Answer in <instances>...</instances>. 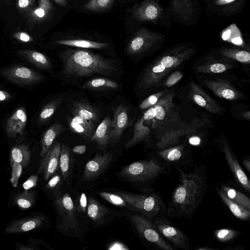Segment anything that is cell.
Segmentation results:
<instances>
[{
  "label": "cell",
  "mask_w": 250,
  "mask_h": 250,
  "mask_svg": "<svg viewBox=\"0 0 250 250\" xmlns=\"http://www.w3.org/2000/svg\"><path fill=\"white\" fill-rule=\"evenodd\" d=\"M179 183L167 206V215L171 219H191L204 200L208 188L205 165L195 166L190 170L175 168Z\"/></svg>",
  "instance_id": "1"
},
{
  "label": "cell",
  "mask_w": 250,
  "mask_h": 250,
  "mask_svg": "<svg viewBox=\"0 0 250 250\" xmlns=\"http://www.w3.org/2000/svg\"><path fill=\"white\" fill-rule=\"evenodd\" d=\"M62 73L68 78H79L93 74L112 76L117 70L114 60L91 52L70 49L62 55Z\"/></svg>",
  "instance_id": "2"
},
{
  "label": "cell",
  "mask_w": 250,
  "mask_h": 250,
  "mask_svg": "<svg viewBox=\"0 0 250 250\" xmlns=\"http://www.w3.org/2000/svg\"><path fill=\"white\" fill-rule=\"evenodd\" d=\"M169 172L154 156L134 162L124 167L119 175L127 181L141 185L147 193L153 192L151 186L164 175Z\"/></svg>",
  "instance_id": "3"
},
{
  "label": "cell",
  "mask_w": 250,
  "mask_h": 250,
  "mask_svg": "<svg viewBox=\"0 0 250 250\" xmlns=\"http://www.w3.org/2000/svg\"><path fill=\"white\" fill-rule=\"evenodd\" d=\"M57 212L58 230L63 235L77 237L83 236L80 213L69 193H65L54 200Z\"/></svg>",
  "instance_id": "4"
},
{
  "label": "cell",
  "mask_w": 250,
  "mask_h": 250,
  "mask_svg": "<svg viewBox=\"0 0 250 250\" xmlns=\"http://www.w3.org/2000/svg\"><path fill=\"white\" fill-rule=\"evenodd\" d=\"M114 193L123 198L127 204L128 208L138 211L152 220L167 216V206L159 193L138 194L123 190H118Z\"/></svg>",
  "instance_id": "5"
},
{
  "label": "cell",
  "mask_w": 250,
  "mask_h": 250,
  "mask_svg": "<svg viewBox=\"0 0 250 250\" xmlns=\"http://www.w3.org/2000/svg\"><path fill=\"white\" fill-rule=\"evenodd\" d=\"M128 216L138 236L147 245L156 250H177L159 233L152 219L140 213Z\"/></svg>",
  "instance_id": "6"
},
{
  "label": "cell",
  "mask_w": 250,
  "mask_h": 250,
  "mask_svg": "<svg viewBox=\"0 0 250 250\" xmlns=\"http://www.w3.org/2000/svg\"><path fill=\"white\" fill-rule=\"evenodd\" d=\"M152 220L159 233L177 250H191L189 237L173 224L168 216L157 217Z\"/></svg>",
  "instance_id": "7"
},
{
  "label": "cell",
  "mask_w": 250,
  "mask_h": 250,
  "mask_svg": "<svg viewBox=\"0 0 250 250\" xmlns=\"http://www.w3.org/2000/svg\"><path fill=\"white\" fill-rule=\"evenodd\" d=\"M154 156L170 173L172 167L187 168L193 165L191 152L184 146L157 151Z\"/></svg>",
  "instance_id": "8"
},
{
  "label": "cell",
  "mask_w": 250,
  "mask_h": 250,
  "mask_svg": "<svg viewBox=\"0 0 250 250\" xmlns=\"http://www.w3.org/2000/svg\"><path fill=\"white\" fill-rule=\"evenodd\" d=\"M112 161V155L106 151L98 153L85 165L83 178L92 181L98 178L108 167Z\"/></svg>",
  "instance_id": "9"
},
{
  "label": "cell",
  "mask_w": 250,
  "mask_h": 250,
  "mask_svg": "<svg viewBox=\"0 0 250 250\" xmlns=\"http://www.w3.org/2000/svg\"><path fill=\"white\" fill-rule=\"evenodd\" d=\"M61 144L57 142L51 146L41 161L38 173H43L45 181L55 175L59 168Z\"/></svg>",
  "instance_id": "10"
},
{
  "label": "cell",
  "mask_w": 250,
  "mask_h": 250,
  "mask_svg": "<svg viewBox=\"0 0 250 250\" xmlns=\"http://www.w3.org/2000/svg\"><path fill=\"white\" fill-rule=\"evenodd\" d=\"M163 10L154 0H145L134 6L132 16L140 21H151L156 23L160 19Z\"/></svg>",
  "instance_id": "11"
},
{
  "label": "cell",
  "mask_w": 250,
  "mask_h": 250,
  "mask_svg": "<svg viewBox=\"0 0 250 250\" xmlns=\"http://www.w3.org/2000/svg\"><path fill=\"white\" fill-rule=\"evenodd\" d=\"M225 159L237 184L248 192H250V181L237 158L227 145L222 147Z\"/></svg>",
  "instance_id": "12"
},
{
  "label": "cell",
  "mask_w": 250,
  "mask_h": 250,
  "mask_svg": "<svg viewBox=\"0 0 250 250\" xmlns=\"http://www.w3.org/2000/svg\"><path fill=\"white\" fill-rule=\"evenodd\" d=\"M161 38L157 33L151 32L146 28L139 30L132 37L126 48L129 54L139 53L150 46Z\"/></svg>",
  "instance_id": "13"
},
{
  "label": "cell",
  "mask_w": 250,
  "mask_h": 250,
  "mask_svg": "<svg viewBox=\"0 0 250 250\" xmlns=\"http://www.w3.org/2000/svg\"><path fill=\"white\" fill-rule=\"evenodd\" d=\"M10 81L22 85L32 84L40 81L43 77L37 72L22 66H15L3 71Z\"/></svg>",
  "instance_id": "14"
},
{
  "label": "cell",
  "mask_w": 250,
  "mask_h": 250,
  "mask_svg": "<svg viewBox=\"0 0 250 250\" xmlns=\"http://www.w3.org/2000/svg\"><path fill=\"white\" fill-rule=\"evenodd\" d=\"M128 124V111L124 105L120 104L114 111L111 120L110 143L114 144L120 140L124 131Z\"/></svg>",
  "instance_id": "15"
},
{
  "label": "cell",
  "mask_w": 250,
  "mask_h": 250,
  "mask_svg": "<svg viewBox=\"0 0 250 250\" xmlns=\"http://www.w3.org/2000/svg\"><path fill=\"white\" fill-rule=\"evenodd\" d=\"M47 222L43 215H36L10 223L6 228L5 231L8 233L26 232L42 227Z\"/></svg>",
  "instance_id": "16"
},
{
  "label": "cell",
  "mask_w": 250,
  "mask_h": 250,
  "mask_svg": "<svg viewBox=\"0 0 250 250\" xmlns=\"http://www.w3.org/2000/svg\"><path fill=\"white\" fill-rule=\"evenodd\" d=\"M27 123V115L24 108L17 109L8 118L6 131L9 137L15 138L22 136Z\"/></svg>",
  "instance_id": "17"
},
{
  "label": "cell",
  "mask_w": 250,
  "mask_h": 250,
  "mask_svg": "<svg viewBox=\"0 0 250 250\" xmlns=\"http://www.w3.org/2000/svg\"><path fill=\"white\" fill-rule=\"evenodd\" d=\"M111 210L95 199H88L86 215L96 225H104L111 214Z\"/></svg>",
  "instance_id": "18"
},
{
  "label": "cell",
  "mask_w": 250,
  "mask_h": 250,
  "mask_svg": "<svg viewBox=\"0 0 250 250\" xmlns=\"http://www.w3.org/2000/svg\"><path fill=\"white\" fill-rule=\"evenodd\" d=\"M68 125L73 133L88 142H90L96 130V125L75 114L68 117Z\"/></svg>",
  "instance_id": "19"
},
{
  "label": "cell",
  "mask_w": 250,
  "mask_h": 250,
  "mask_svg": "<svg viewBox=\"0 0 250 250\" xmlns=\"http://www.w3.org/2000/svg\"><path fill=\"white\" fill-rule=\"evenodd\" d=\"M74 158L70 147L66 144L61 145L59 159V168L63 180L70 185L73 172Z\"/></svg>",
  "instance_id": "20"
},
{
  "label": "cell",
  "mask_w": 250,
  "mask_h": 250,
  "mask_svg": "<svg viewBox=\"0 0 250 250\" xmlns=\"http://www.w3.org/2000/svg\"><path fill=\"white\" fill-rule=\"evenodd\" d=\"M54 7L51 0H38V5L28 13L29 23H40L49 20L52 15Z\"/></svg>",
  "instance_id": "21"
},
{
  "label": "cell",
  "mask_w": 250,
  "mask_h": 250,
  "mask_svg": "<svg viewBox=\"0 0 250 250\" xmlns=\"http://www.w3.org/2000/svg\"><path fill=\"white\" fill-rule=\"evenodd\" d=\"M111 123V119L106 116L96 128L90 142L95 143L98 149L104 150L110 143Z\"/></svg>",
  "instance_id": "22"
},
{
  "label": "cell",
  "mask_w": 250,
  "mask_h": 250,
  "mask_svg": "<svg viewBox=\"0 0 250 250\" xmlns=\"http://www.w3.org/2000/svg\"><path fill=\"white\" fill-rule=\"evenodd\" d=\"M71 113L95 125H97L100 118L99 112L97 108L84 102H75L71 107Z\"/></svg>",
  "instance_id": "23"
},
{
  "label": "cell",
  "mask_w": 250,
  "mask_h": 250,
  "mask_svg": "<svg viewBox=\"0 0 250 250\" xmlns=\"http://www.w3.org/2000/svg\"><path fill=\"white\" fill-rule=\"evenodd\" d=\"M216 189L221 201L235 217L244 221H248L250 220V210L229 198L220 188L217 184Z\"/></svg>",
  "instance_id": "24"
},
{
  "label": "cell",
  "mask_w": 250,
  "mask_h": 250,
  "mask_svg": "<svg viewBox=\"0 0 250 250\" xmlns=\"http://www.w3.org/2000/svg\"><path fill=\"white\" fill-rule=\"evenodd\" d=\"M64 131L62 125L56 123L50 126L43 133L41 140L40 156L43 157L52 145L54 140Z\"/></svg>",
  "instance_id": "25"
},
{
  "label": "cell",
  "mask_w": 250,
  "mask_h": 250,
  "mask_svg": "<svg viewBox=\"0 0 250 250\" xmlns=\"http://www.w3.org/2000/svg\"><path fill=\"white\" fill-rule=\"evenodd\" d=\"M217 185L229 198L250 210V199L247 195L227 185L219 183Z\"/></svg>",
  "instance_id": "26"
},
{
  "label": "cell",
  "mask_w": 250,
  "mask_h": 250,
  "mask_svg": "<svg viewBox=\"0 0 250 250\" xmlns=\"http://www.w3.org/2000/svg\"><path fill=\"white\" fill-rule=\"evenodd\" d=\"M20 53L37 67L44 69L51 67V63L48 58L42 53L34 50H22Z\"/></svg>",
  "instance_id": "27"
},
{
  "label": "cell",
  "mask_w": 250,
  "mask_h": 250,
  "mask_svg": "<svg viewBox=\"0 0 250 250\" xmlns=\"http://www.w3.org/2000/svg\"><path fill=\"white\" fill-rule=\"evenodd\" d=\"M56 42L60 45L85 49H103L108 46V44L105 42L84 39L60 40Z\"/></svg>",
  "instance_id": "28"
},
{
  "label": "cell",
  "mask_w": 250,
  "mask_h": 250,
  "mask_svg": "<svg viewBox=\"0 0 250 250\" xmlns=\"http://www.w3.org/2000/svg\"><path fill=\"white\" fill-rule=\"evenodd\" d=\"M30 159V152L25 144L14 146L10 152V162L21 164L22 167H26Z\"/></svg>",
  "instance_id": "29"
},
{
  "label": "cell",
  "mask_w": 250,
  "mask_h": 250,
  "mask_svg": "<svg viewBox=\"0 0 250 250\" xmlns=\"http://www.w3.org/2000/svg\"><path fill=\"white\" fill-rule=\"evenodd\" d=\"M172 9L174 12L181 19H189L193 13V7L190 0H172Z\"/></svg>",
  "instance_id": "30"
},
{
  "label": "cell",
  "mask_w": 250,
  "mask_h": 250,
  "mask_svg": "<svg viewBox=\"0 0 250 250\" xmlns=\"http://www.w3.org/2000/svg\"><path fill=\"white\" fill-rule=\"evenodd\" d=\"M84 88L94 90L116 89L118 84L111 79L106 78H98L86 82L83 85Z\"/></svg>",
  "instance_id": "31"
},
{
  "label": "cell",
  "mask_w": 250,
  "mask_h": 250,
  "mask_svg": "<svg viewBox=\"0 0 250 250\" xmlns=\"http://www.w3.org/2000/svg\"><path fill=\"white\" fill-rule=\"evenodd\" d=\"M221 37L224 41L230 42L236 45H241L243 42L241 31L235 23L224 29L221 33Z\"/></svg>",
  "instance_id": "32"
},
{
  "label": "cell",
  "mask_w": 250,
  "mask_h": 250,
  "mask_svg": "<svg viewBox=\"0 0 250 250\" xmlns=\"http://www.w3.org/2000/svg\"><path fill=\"white\" fill-rule=\"evenodd\" d=\"M241 234V232L238 230L223 228L215 230L213 232V236L220 243H229L239 237Z\"/></svg>",
  "instance_id": "33"
},
{
  "label": "cell",
  "mask_w": 250,
  "mask_h": 250,
  "mask_svg": "<svg viewBox=\"0 0 250 250\" xmlns=\"http://www.w3.org/2000/svg\"><path fill=\"white\" fill-rule=\"evenodd\" d=\"M62 101L60 97L55 99L45 105L41 110L39 117V123L43 124L48 121L53 115Z\"/></svg>",
  "instance_id": "34"
},
{
  "label": "cell",
  "mask_w": 250,
  "mask_h": 250,
  "mask_svg": "<svg viewBox=\"0 0 250 250\" xmlns=\"http://www.w3.org/2000/svg\"><path fill=\"white\" fill-rule=\"evenodd\" d=\"M115 0H89L84 5L83 8L91 11L100 12L110 9Z\"/></svg>",
  "instance_id": "35"
},
{
  "label": "cell",
  "mask_w": 250,
  "mask_h": 250,
  "mask_svg": "<svg viewBox=\"0 0 250 250\" xmlns=\"http://www.w3.org/2000/svg\"><path fill=\"white\" fill-rule=\"evenodd\" d=\"M15 202L19 207L28 208L34 203V194L31 192L24 191L16 196Z\"/></svg>",
  "instance_id": "36"
},
{
  "label": "cell",
  "mask_w": 250,
  "mask_h": 250,
  "mask_svg": "<svg viewBox=\"0 0 250 250\" xmlns=\"http://www.w3.org/2000/svg\"><path fill=\"white\" fill-rule=\"evenodd\" d=\"M99 195L112 205L122 207H125L127 208L126 202L123 197L116 193L101 191L99 192Z\"/></svg>",
  "instance_id": "37"
},
{
  "label": "cell",
  "mask_w": 250,
  "mask_h": 250,
  "mask_svg": "<svg viewBox=\"0 0 250 250\" xmlns=\"http://www.w3.org/2000/svg\"><path fill=\"white\" fill-rule=\"evenodd\" d=\"M12 167L11 177L10 181L14 188L17 187L19 178L22 172V165L15 162H10Z\"/></svg>",
  "instance_id": "38"
},
{
  "label": "cell",
  "mask_w": 250,
  "mask_h": 250,
  "mask_svg": "<svg viewBox=\"0 0 250 250\" xmlns=\"http://www.w3.org/2000/svg\"><path fill=\"white\" fill-rule=\"evenodd\" d=\"M88 199L85 194L81 193L78 197V204L75 205L76 208L80 213L86 215Z\"/></svg>",
  "instance_id": "39"
},
{
  "label": "cell",
  "mask_w": 250,
  "mask_h": 250,
  "mask_svg": "<svg viewBox=\"0 0 250 250\" xmlns=\"http://www.w3.org/2000/svg\"><path fill=\"white\" fill-rule=\"evenodd\" d=\"M62 183V178L61 175L55 174L49 180L46 187V188L50 189H56L60 186Z\"/></svg>",
  "instance_id": "40"
},
{
  "label": "cell",
  "mask_w": 250,
  "mask_h": 250,
  "mask_svg": "<svg viewBox=\"0 0 250 250\" xmlns=\"http://www.w3.org/2000/svg\"><path fill=\"white\" fill-rule=\"evenodd\" d=\"M35 0H18L17 5L20 9L28 13L31 10Z\"/></svg>",
  "instance_id": "41"
},
{
  "label": "cell",
  "mask_w": 250,
  "mask_h": 250,
  "mask_svg": "<svg viewBox=\"0 0 250 250\" xmlns=\"http://www.w3.org/2000/svg\"><path fill=\"white\" fill-rule=\"evenodd\" d=\"M38 181V176L36 175H31L29 178L22 184L23 188L25 190H28L31 188L35 187Z\"/></svg>",
  "instance_id": "42"
},
{
  "label": "cell",
  "mask_w": 250,
  "mask_h": 250,
  "mask_svg": "<svg viewBox=\"0 0 250 250\" xmlns=\"http://www.w3.org/2000/svg\"><path fill=\"white\" fill-rule=\"evenodd\" d=\"M182 77V74L179 72H175L173 73L167 79L166 85L167 86H170L179 81Z\"/></svg>",
  "instance_id": "43"
},
{
  "label": "cell",
  "mask_w": 250,
  "mask_h": 250,
  "mask_svg": "<svg viewBox=\"0 0 250 250\" xmlns=\"http://www.w3.org/2000/svg\"><path fill=\"white\" fill-rule=\"evenodd\" d=\"M235 58L240 62H248L250 60V55L246 51H238L235 54Z\"/></svg>",
  "instance_id": "44"
},
{
  "label": "cell",
  "mask_w": 250,
  "mask_h": 250,
  "mask_svg": "<svg viewBox=\"0 0 250 250\" xmlns=\"http://www.w3.org/2000/svg\"><path fill=\"white\" fill-rule=\"evenodd\" d=\"M13 37L19 41L25 42L33 41L32 38L25 32H19L16 33L13 35Z\"/></svg>",
  "instance_id": "45"
},
{
  "label": "cell",
  "mask_w": 250,
  "mask_h": 250,
  "mask_svg": "<svg viewBox=\"0 0 250 250\" xmlns=\"http://www.w3.org/2000/svg\"><path fill=\"white\" fill-rule=\"evenodd\" d=\"M211 71L213 73H222L226 69V66L221 63H215L211 65L210 67Z\"/></svg>",
  "instance_id": "46"
},
{
  "label": "cell",
  "mask_w": 250,
  "mask_h": 250,
  "mask_svg": "<svg viewBox=\"0 0 250 250\" xmlns=\"http://www.w3.org/2000/svg\"><path fill=\"white\" fill-rule=\"evenodd\" d=\"M160 63L165 67H170L173 64L174 60L171 56H167L161 60Z\"/></svg>",
  "instance_id": "47"
},
{
  "label": "cell",
  "mask_w": 250,
  "mask_h": 250,
  "mask_svg": "<svg viewBox=\"0 0 250 250\" xmlns=\"http://www.w3.org/2000/svg\"><path fill=\"white\" fill-rule=\"evenodd\" d=\"M155 117L159 120H162L164 118L165 113L163 108L159 106L156 105L155 107Z\"/></svg>",
  "instance_id": "48"
},
{
  "label": "cell",
  "mask_w": 250,
  "mask_h": 250,
  "mask_svg": "<svg viewBox=\"0 0 250 250\" xmlns=\"http://www.w3.org/2000/svg\"><path fill=\"white\" fill-rule=\"evenodd\" d=\"M155 115L154 107L151 108L145 112L143 116V118L146 120H149L155 117Z\"/></svg>",
  "instance_id": "49"
},
{
  "label": "cell",
  "mask_w": 250,
  "mask_h": 250,
  "mask_svg": "<svg viewBox=\"0 0 250 250\" xmlns=\"http://www.w3.org/2000/svg\"><path fill=\"white\" fill-rule=\"evenodd\" d=\"M222 96L227 99H233L235 96V93L231 89H225L222 91Z\"/></svg>",
  "instance_id": "50"
},
{
  "label": "cell",
  "mask_w": 250,
  "mask_h": 250,
  "mask_svg": "<svg viewBox=\"0 0 250 250\" xmlns=\"http://www.w3.org/2000/svg\"><path fill=\"white\" fill-rule=\"evenodd\" d=\"M86 150V146L85 145H78L75 146L72 151L74 153L79 154H83L85 153Z\"/></svg>",
  "instance_id": "51"
},
{
  "label": "cell",
  "mask_w": 250,
  "mask_h": 250,
  "mask_svg": "<svg viewBox=\"0 0 250 250\" xmlns=\"http://www.w3.org/2000/svg\"><path fill=\"white\" fill-rule=\"evenodd\" d=\"M236 0H213L214 4L217 6L226 5L234 2Z\"/></svg>",
  "instance_id": "52"
},
{
  "label": "cell",
  "mask_w": 250,
  "mask_h": 250,
  "mask_svg": "<svg viewBox=\"0 0 250 250\" xmlns=\"http://www.w3.org/2000/svg\"><path fill=\"white\" fill-rule=\"evenodd\" d=\"M195 102L200 106H205L206 105L205 100L200 95H195L194 97Z\"/></svg>",
  "instance_id": "53"
},
{
  "label": "cell",
  "mask_w": 250,
  "mask_h": 250,
  "mask_svg": "<svg viewBox=\"0 0 250 250\" xmlns=\"http://www.w3.org/2000/svg\"><path fill=\"white\" fill-rule=\"evenodd\" d=\"M243 165L247 171L250 172V159L249 157H245L243 159Z\"/></svg>",
  "instance_id": "54"
},
{
  "label": "cell",
  "mask_w": 250,
  "mask_h": 250,
  "mask_svg": "<svg viewBox=\"0 0 250 250\" xmlns=\"http://www.w3.org/2000/svg\"><path fill=\"white\" fill-rule=\"evenodd\" d=\"M200 138L197 136H193L189 139V143L190 144L197 146L200 144Z\"/></svg>",
  "instance_id": "55"
},
{
  "label": "cell",
  "mask_w": 250,
  "mask_h": 250,
  "mask_svg": "<svg viewBox=\"0 0 250 250\" xmlns=\"http://www.w3.org/2000/svg\"><path fill=\"white\" fill-rule=\"evenodd\" d=\"M108 249L112 250H124L127 249L125 248H124V245L120 243H114Z\"/></svg>",
  "instance_id": "56"
},
{
  "label": "cell",
  "mask_w": 250,
  "mask_h": 250,
  "mask_svg": "<svg viewBox=\"0 0 250 250\" xmlns=\"http://www.w3.org/2000/svg\"><path fill=\"white\" fill-rule=\"evenodd\" d=\"M165 68L164 65L160 64L153 67L152 72L155 73L162 72L165 70Z\"/></svg>",
  "instance_id": "57"
},
{
  "label": "cell",
  "mask_w": 250,
  "mask_h": 250,
  "mask_svg": "<svg viewBox=\"0 0 250 250\" xmlns=\"http://www.w3.org/2000/svg\"><path fill=\"white\" fill-rule=\"evenodd\" d=\"M10 95L6 91L0 90V101H4L8 100Z\"/></svg>",
  "instance_id": "58"
},
{
  "label": "cell",
  "mask_w": 250,
  "mask_h": 250,
  "mask_svg": "<svg viewBox=\"0 0 250 250\" xmlns=\"http://www.w3.org/2000/svg\"><path fill=\"white\" fill-rule=\"evenodd\" d=\"M57 4L62 6H65L67 4V0H53Z\"/></svg>",
  "instance_id": "59"
},
{
  "label": "cell",
  "mask_w": 250,
  "mask_h": 250,
  "mask_svg": "<svg viewBox=\"0 0 250 250\" xmlns=\"http://www.w3.org/2000/svg\"><path fill=\"white\" fill-rule=\"evenodd\" d=\"M223 250H243L244 249L240 246H235L234 247H226L224 249H223Z\"/></svg>",
  "instance_id": "60"
},
{
  "label": "cell",
  "mask_w": 250,
  "mask_h": 250,
  "mask_svg": "<svg viewBox=\"0 0 250 250\" xmlns=\"http://www.w3.org/2000/svg\"><path fill=\"white\" fill-rule=\"evenodd\" d=\"M197 250H214L217 249L210 247L209 246H202L196 249Z\"/></svg>",
  "instance_id": "61"
}]
</instances>
